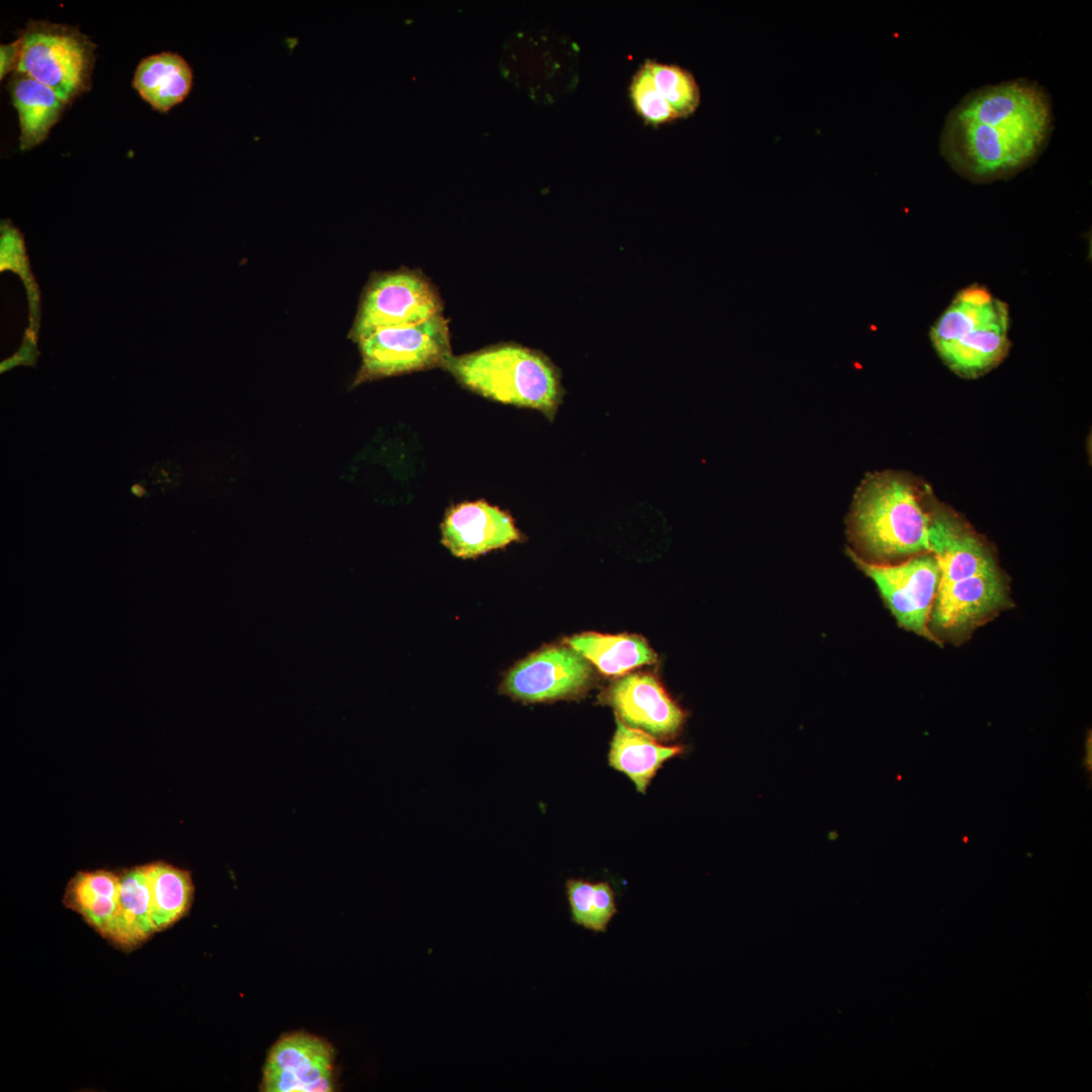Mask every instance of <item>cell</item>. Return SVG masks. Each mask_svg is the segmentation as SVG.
<instances>
[{"mask_svg": "<svg viewBox=\"0 0 1092 1092\" xmlns=\"http://www.w3.org/2000/svg\"><path fill=\"white\" fill-rule=\"evenodd\" d=\"M357 345L361 366L353 386L384 377L443 368L452 355L448 321L443 313L419 324L379 329Z\"/></svg>", "mask_w": 1092, "mask_h": 1092, "instance_id": "8992f818", "label": "cell"}, {"mask_svg": "<svg viewBox=\"0 0 1092 1092\" xmlns=\"http://www.w3.org/2000/svg\"><path fill=\"white\" fill-rule=\"evenodd\" d=\"M856 566L876 583L897 623L936 644L928 623L937 594L940 568L931 552L896 563H872L848 550Z\"/></svg>", "mask_w": 1092, "mask_h": 1092, "instance_id": "9c48e42d", "label": "cell"}, {"mask_svg": "<svg viewBox=\"0 0 1092 1092\" xmlns=\"http://www.w3.org/2000/svg\"><path fill=\"white\" fill-rule=\"evenodd\" d=\"M594 886L580 879H569L565 884L572 922L589 930H593Z\"/></svg>", "mask_w": 1092, "mask_h": 1092, "instance_id": "603a6c76", "label": "cell"}, {"mask_svg": "<svg viewBox=\"0 0 1092 1092\" xmlns=\"http://www.w3.org/2000/svg\"><path fill=\"white\" fill-rule=\"evenodd\" d=\"M1053 128L1049 94L1033 81L1016 79L968 93L948 113L940 152L949 166L974 183L1007 179L1031 165Z\"/></svg>", "mask_w": 1092, "mask_h": 1092, "instance_id": "6da1fadb", "label": "cell"}, {"mask_svg": "<svg viewBox=\"0 0 1092 1092\" xmlns=\"http://www.w3.org/2000/svg\"><path fill=\"white\" fill-rule=\"evenodd\" d=\"M617 913L615 894L608 882L594 886L593 931L606 932L612 918Z\"/></svg>", "mask_w": 1092, "mask_h": 1092, "instance_id": "cb8c5ba5", "label": "cell"}, {"mask_svg": "<svg viewBox=\"0 0 1092 1092\" xmlns=\"http://www.w3.org/2000/svg\"><path fill=\"white\" fill-rule=\"evenodd\" d=\"M653 79L656 89L672 107L678 117H684L698 107L700 90L694 76L687 70L675 66L647 60L644 63Z\"/></svg>", "mask_w": 1092, "mask_h": 1092, "instance_id": "44dd1931", "label": "cell"}, {"mask_svg": "<svg viewBox=\"0 0 1092 1092\" xmlns=\"http://www.w3.org/2000/svg\"><path fill=\"white\" fill-rule=\"evenodd\" d=\"M443 369L478 395L536 410L551 422L565 393L559 369L544 353L514 343L452 354Z\"/></svg>", "mask_w": 1092, "mask_h": 1092, "instance_id": "3957f363", "label": "cell"}, {"mask_svg": "<svg viewBox=\"0 0 1092 1092\" xmlns=\"http://www.w3.org/2000/svg\"><path fill=\"white\" fill-rule=\"evenodd\" d=\"M566 643L609 675H620L656 660V654L647 642L633 635L586 632L571 636Z\"/></svg>", "mask_w": 1092, "mask_h": 1092, "instance_id": "d6986e66", "label": "cell"}, {"mask_svg": "<svg viewBox=\"0 0 1092 1092\" xmlns=\"http://www.w3.org/2000/svg\"><path fill=\"white\" fill-rule=\"evenodd\" d=\"M609 701L626 725L668 738L680 729L685 713L651 674L631 673L610 689Z\"/></svg>", "mask_w": 1092, "mask_h": 1092, "instance_id": "4fadbf2b", "label": "cell"}, {"mask_svg": "<svg viewBox=\"0 0 1092 1092\" xmlns=\"http://www.w3.org/2000/svg\"><path fill=\"white\" fill-rule=\"evenodd\" d=\"M145 868L152 919L157 931H161L189 911L194 895L191 873L164 861L148 863Z\"/></svg>", "mask_w": 1092, "mask_h": 1092, "instance_id": "ffe728a7", "label": "cell"}, {"mask_svg": "<svg viewBox=\"0 0 1092 1092\" xmlns=\"http://www.w3.org/2000/svg\"><path fill=\"white\" fill-rule=\"evenodd\" d=\"M192 69L181 56L164 52L139 64L133 87L154 109L167 112L182 102L192 88Z\"/></svg>", "mask_w": 1092, "mask_h": 1092, "instance_id": "2e32d148", "label": "cell"}, {"mask_svg": "<svg viewBox=\"0 0 1092 1092\" xmlns=\"http://www.w3.org/2000/svg\"><path fill=\"white\" fill-rule=\"evenodd\" d=\"M155 932L146 868L126 870L120 874L117 910L103 936L123 949H131Z\"/></svg>", "mask_w": 1092, "mask_h": 1092, "instance_id": "5bb4252c", "label": "cell"}, {"mask_svg": "<svg viewBox=\"0 0 1092 1092\" xmlns=\"http://www.w3.org/2000/svg\"><path fill=\"white\" fill-rule=\"evenodd\" d=\"M592 678L587 660L571 647L548 646L518 662L504 677L499 693L524 703L573 698Z\"/></svg>", "mask_w": 1092, "mask_h": 1092, "instance_id": "8fae6325", "label": "cell"}, {"mask_svg": "<svg viewBox=\"0 0 1092 1092\" xmlns=\"http://www.w3.org/2000/svg\"><path fill=\"white\" fill-rule=\"evenodd\" d=\"M682 752L680 746H665L643 730L630 727L617 717V729L611 743L610 764L624 772L645 793L663 762Z\"/></svg>", "mask_w": 1092, "mask_h": 1092, "instance_id": "9a60e30c", "label": "cell"}, {"mask_svg": "<svg viewBox=\"0 0 1092 1092\" xmlns=\"http://www.w3.org/2000/svg\"><path fill=\"white\" fill-rule=\"evenodd\" d=\"M20 37L21 55L15 72L51 88L66 103L87 90L95 44L79 29L31 20Z\"/></svg>", "mask_w": 1092, "mask_h": 1092, "instance_id": "5b68a950", "label": "cell"}, {"mask_svg": "<svg viewBox=\"0 0 1092 1092\" xmlns=\"http://www.w3.org/2000/svg\"><path fill=\"white\" fill-rule=\"evenodd\" d=\"M443 308L437 288L423 272L401 268L378 273L363 291L349 338L358 343L379 329L425 322Z\"/></svg>", "mask_w": 1092, "mask_h": 1092, "instance_id": "52a82bcc", "label": "cell"}, {"mask_svg": "<svg viewBox=\"0 0 1092 1092\" xmlns=\"http://www.w3.org/2000/svg\"><path fill=\"white\" fill-rule=\"evenodd\" d=\"M630 93L635 109L649 123L659 124L678 118L672 107L656 89L645 64L634 75Z\"/></svg>", "mask_w": 1092, "mask_h": 1092, "instance_id": "7402d4cb", "label": "cell"}, {"mask_svg": "<svg viewBox=\"0 0 1092 1092\" xmlns=\"http://www.w3.org/2000/svg\"><path fill=\"white\" fill-rule=\"evenodd\" d=\"M335 1049L328 1040L303 1031L286 1033L267 1055L260 1090L335 1091Z\"/></svg>", "mask_w": 1092, "mask_h": 1092, "instance_id": "30bf717a", "label": "cell"}, {"mask_svg": "<svg viewBox=\"0 0 1092 1092\" xmlns=\"http://www.w3.org/2000/svg\"><path fill=\"white\" fill-rule=\"evenodd\" d=\"M442 544L455 556L474 558L523 540L515 520L485 500L450 507L441 524Z\"/></svg>", "mask_w": 1092, "mask_h": 1092, "instance_id": "7c38bea8", "label": "cell"}, {"mask_svg": "<svg viewBox=\"0 0 1092 1092\" xmlns=\"http://www.w3.org/2000/svg\"><path fill=\"white\" fill-rule=\"evenodd\" d=\"M120 896V874L106 870L79 872L69 882L64 904L80 914L102 936Z\"/></svg>", "mask_w": 1092, "mask_h": 1092, "instance_id": "ac0fdd59", "label": "cell"}, {"mask_svg": "<svg viewBox=\"0 0 1092 1092\" xmlns=\"http://www.w3.org/2000/svg\"><path fill=\"white\" fill-rule=\"evenodd\" d=\"M929 552L940 568L937 595L958 597L988 583L1001 569L990 546L948 510H929Z\"/></svg>", "mask_w": 1092, "mask_h": 1092, "instance_id": "ba28073f", "label": "cell"}, {"mask_svg": "<svg viewBox=\"0 0 1092 1092\" xmlns=\"http://www.w3.org/2000/svg\"><path fill=\"white\" fill-rule=\"evenodd\" d=\"M22 48V39L19 37L15 41L8 44H1L0 47V76L1 79L6 76L10 71L17 69Z\"/></svg>", "mask_w": 1092, "mask_h": 1092, "instance_id": "d4e9b609", "label": "cell"}, {"mask_svg": "<svg viewBox=\"0 0 1092 1092\" xmlns=\"http://www.w3.org/2000/svg\"><path fill=\"white\" fill-rule=\"evenodd\" d=\"M929 521L922 491L909 478L872 475L860 485L849 517V535L859 553L853 552L881 564L929 552Z\"/></svg>", "mask_w": 1092, "mask_h": 1092, "instance_id": "7a4b0ae2", "label": "cell"}, {"mask_svg": "<svg viewBox=\"0 0 1092 1092\" xmlns=\"http://www.w3.org/2000/svg\"><path fill=\"white\" fill-rule=\"evenodd\" d=\"M9 88L19 117L20 148L29 150L48 136L67 103L51 88L22 73L15 72Z\"/></svg>", "mask_w": 1092, "mask_h": 1092, "instance_id": "e0dca14e", "label": "cell"}, {"mask_svg": "<svg viewBox=\"0 0 1092 1092\" xmlns=\"http://www.w3.org/2000/svg\"><path fill=\"white\" fill-rule=\"evenodd\" d=\"M1008 304L983 285L961 289L930 329L931 343L945 365L965 378L1000 364L1010 349Z\"/></svg>", "mask_w": 1092, "mask_h": 1092, "instance_id": "277c9868", "label": "cell"}]
</instances>
